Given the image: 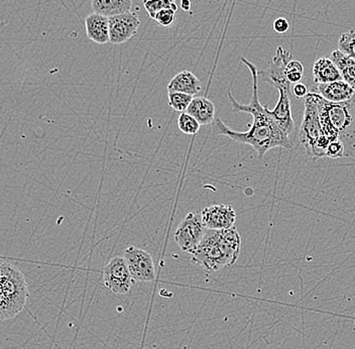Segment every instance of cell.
<instances>
[{
  "instance_id": "6da1fadb",
  "label": "cell",
  "mask_w": 355,
  "mask_h": 349,
  "mask_svg": "<svg viewBox=\"0 0 355 349\" xmlns=\"http://www.w3.org/2000/svg\"><path fill=\"white\" fill-rule=\"evenodd\" d=\"M244 65L248 67L254 80V93L252 100L248 104H241L237 102L232 96V92L228 91V99L232 102V110L234 112L250 113L254 117V124L250 130L241 133L228 128L220 119H215L212 124V130L215 135H225L233 142L239 144H250L257 153L259 159H263L268 151L275 148H285L291 150L293 142L290 135L277 126L276 122L268 114V108L261 105L259 99V70L254 64L248 60L241 58Z\"/></svg>"
},
{
  "instance_id": "7a4b0ae2",
  "label": "cell",
  "mask_w": 355,
  "mask_h": 349,
  "mask_svg": "<svg viewBox=\"0 0 355 349\" xmlns=\"http://www.w3.org/2000/svg\"><path fill=\"white\" fill-rule=\"evenodd\" d=\"M241 237L235 226L228 230H208L191 255L192 261L208 272H218L239 259Z\"/></svg>"
},
{
  "instance_id": "3957f363",
  "label": "cell",
  "mask_w": 355,
  "mask_h": 349,
  "mask_svg": "<svg viewBox=\"0 0 355 349\" xmlns=\"http://www.w3.org/2000/svg\"><path fill=\"white\" fill-rule=\"evenodd\" d=\"M324 133L330 141H340L345 157L355 155V95L348 101L333 103L314 92Z\"/></svg>"
},
{
  "instance_id": "277c9868",
  "label": "cell",
  "mask_w": 355,
  "mask_h": 349,
  "mask_svg": "<svg viewBox=\"0 0 355 349\" xmlns=\"http://www.w3.org/2000/svg\"><path fill=\"white\" fill-rule=\"evenodd\" d=\"M30 293L21 271L10 262H0V319L11 320L24 310Z\"/></svg>"
},
{
  "instance_id": "5b68a950",
  "label": "cell",
  "mask_w": 355,
  "mask_h": 349,
  "mask_svg": "<svg viewBox=\"0 0 355 349\" xmlns=\"http://www.w3.org/2000/svg\"><path fill=\"white\" fill-rule=\"evenodd\" d=\"M299 141L312 160L326 157L328 146L331 142L322 128L318 104L314 92L308 93L305 97V111L299 131Z\"/></svg>"
},
{
  "instance_id": "8992f818",
  "label": "cell",
  "mask_w": 355,
  "mask_h": 349,
  "mask_svg": "<svg viewBox=\"0 0 355 349\" xmlns=\"http://www.w3.org/2000/svg\"><path fill=\"white\" fill-rule=\"evenodd\" d=\"M201 215L190 212L181 222L175 232V241L182 250L192 253L207 232Z\"/></svg>"
},
{
  "instance_id": "52a82bcc",
  "label": "cell",
  "mask_w": 355,
  "mask_h": 349,
  "mask_svg": "<svg viewBox=\"0 0 355 349\" xmlns=\"http://www.w3.org/2000/svg\"><path fill=\"white\" fill-rule=\"evenodd\" d=\"M292 60L293 55L288 51L285 50L283 46H279L268 68L266 70L259 71L257 73L259 81L270 84L277 90L282 89L292 96L294 95L291 91V84L292 83L288 81L287 75H286V68H287L288 62Z\"/></svg>"
},
{
  "instance_id": "ba28073f",
  "label": "cell",
  "mask_w": 355,
  "mask_h": 349,
  "mask_svg": "<svg viewBox=\"0 0 355 349\" xmlns=\"http://www.w3.org/2000/svg\"><path fill=\"white\" fill-rule=\"evenodd\" d=\"M103 281L106 288L117 295H125L132 290V273L124 257H114L106 264L103 271Z\"/></svg>"
},
{
  "instance_id": "9c48e42d",
  "label": "cell",
  "mask_w": 355,
  "mask_h": 349,
  "mask_svg": "<svg viewBox=\"0 0 355 349\" xmlns=\"http://www.w3.org/2000/svg\"><path fill=\"white\" fill-rule=\"evenodd\" d=\"M135 282L150 283L155 279L154 259L148 251L130 246L123 253Z\"/></svg>"
},
{
  "instance_id": "30bf717a",
  "label": "cell",
  "mask_w": 355,
  "mask_h": 349,
  "mask_svg": "<svg viewBox=\"0 0 355 349\" xmlns=\"http://www.w3.org/2000/svg\"><path fill=\"white\" fill-rule=\"evenodd\" d=\"M141 21L137 13L125 12L110 17V43L121 44L132 39L139 32Z\"/></svg>"
},
{
  "instance_id": "8fae6325",
  "label": "cell",
  "mask_w": 355,
  "mask_h": 349,
  "mask_svg": "<svg viewBox=\"0 0 355 349\" xmlns=\"http://www.w3.org/2000/svg\"><path fill=\"white\" fill-rule=\"evenodd\" d=\"M201 219L207 230H228L234 226L236 213L232 205L219 204L204 208L201 211Z\"/></svg>"
},
{
  "instance_id": "7c38bea8",
  "label": "cell",
  "mask_w": 355,
  "mask_h": 349,
  "mask_svg": "<svg viewBox=\"0 0 355 349\" xmlns=\"http://www.w3.org/2000/svg\"><path fill=\"white\" fill-rule=\"evenodd\" d=\"M279 100H277L276 108H274V110H268V114L281 130L290 135L295 130L292 106H291V97L292 96L282 89H279Z\"/></svg>"
},
{
  "instance_id": "4fadbf2b",
  "label": "cell",
  "mask_w": 355,
  "mask_h": 349,
  "mask_svg": "<svg viewBox=\"0 0 355 349\" xmlns=\"http://www.w3.org/2000/svg\"><path fill=\"white\" fill-rule=\"evenodd\" d=\"M86 33L89 40L98 44L110 43V17L99 13H91L85 19Z\"/></svg>"
},
{
  "instance_id": "5bb4252c",
  "label": "cell",
  "mask_w": 355,
  "mask_h": 349,
  "mask_svg": "<svg viewBox=\"0 0 355 349\" xmlns=\"http://www.w3.org/2000/svg\"><path fill=\"white\" fill-rule=\"evenodd\" d=\"M316 93L324 99L333 103L348 101L355 95V90L344 80L331 82V83L317 84Z\"/></svg>"
},
{
  "instance_id": "9a60e30c",
  "label": "cell",
  "mask_w": 355,
  "mask_h": 349,
  "mask_svg": "<svg viewBox=\"0 0 355 349\" xmlns=\"http://www.w3.org/2000/svg\"><path fill=\"white\" fill-rule=\"evenodd\" d=\"M315 83L324 84L343 80L340 70L330 58H321L313 66Z\"/></svg>"
},
{
  "instance_id": "2e32d148",
  "label": "cell",
  "mask_w": 355,
  "mask_h": 349,
  "mask_svg": "<svg viewBox=\"0 0 355 349\" xmlns=\"http://www.w3.org/2000/svg\"><path fill=\"white\" fill-rule=\"evenodd\" d=\"M201 82L192 72L183 71L171 80L168 85V92L185 93V94H198L201 91Z\"/></svg>"
},
{
  "instance_id": "e0dca14e",
  "label": "cell",
  "mask_w": 355,
  "mask_h": 349,
  "mask_svg": "<svg viewBox=\"0 0 355 349\" xmlns=\"http://www.w3.org/2000/svg\"><path fill=\"white\" fill-rule=\"evenodd\" d=\"M186 112L192 115L201 126L212 124L215 120V106L206 97H194Z\"/></svg>"
},
{
  "instance_id": "ac0fdd59",
  "label": "cell",
  "mask_w": 355,
  "mask_h": 349,
  "mask_svg": "<svg viewBox=\"0 0 355 349\" xmlns=\"http://www.w3.org/2000/svg\"><path fill=\"white\" fill-rule=\"evenodd\" d=\"M132 8V0H91L93 12L107 17L130 12Z\"/></svg>"
},
{
  "instance_id": "d6986e66",
  "label": "cell",
  "mask_w": 355,
  "mask_h": 349,
  "mask_svg": "<svg viewBox=\"0 0 355 349\" xmlns=\"http://www.w3.org/2000/svg\"><path fill=\"white\" fill-rule=\"evenodd\" d=\"M330 59L338 67L343 80L355 90V60L343 54L340 50L332 52Z\"/></svg>"
},
{
  "instance_id": "ffe728a7",
  "label": "cell",
  "mask_w": 355,
  "mask_h": 349,
  "mask_svg": "<svg viewBox=\"0 0 355 349\" xmlns=\"http://www.w3.org/2000/svg\"><path fill=\"white\" fill-rule=\"evenodd\" d=\"M168 105L177 112H186L194 96L180 92H168Z\"/></svg>"
},
{
  "instance_id": "44dd1931",
  "label": "cell",
  "mask_w": 355,
  "mask_h": 349,
  "mask_svg": "<svg viewBox=\"0 0 355 349\" xmlns=\"http://www.w3.org/2000/svg\"><path fill=\"white\" fill-rule=\"evenodd\" d=\"M144 6L148 11L150 19H154L155 15L164 10H178L174 0H144Z\"/></svg>"
},
{
  "instance_id": "7402d4cb",
  "label": "cell",
  "mask_w": 355,
  "mask_h": 349,
  "mask_svg": "<svg viewBox=\"0 0 355 349\" xmlns=\"http://www.w3.org/2000/svg\"><path fill=\"white\" fill-rule=\"evenodd\" d=\"M201 124L187 112L181 113L178 119V128L185 135H196Z\"/></svg>"
},
{
  "instance_id": "603a6c76",
  "label": "cell",
  "mask_w": 355,
  "mask_h": 349,
  "mask_svg": "<svg viewBox=\"0 0 355 349\" xmlns=\"http://www.w3.org/2000/svg\"><path fill=\"white\" fill-rule=\"evenodd\" d=\"M338 50L355 60V30L343 33L338 40Z\"/></svg>"
},
{
  "instance_id": "cb8c5ba5",
  "label": "cell",
  "mask_w": 355,
  "mask_h": 349,
  "mask_svg": "<svg viewBox=\"0 0 355 349\" xmlns=\"http://www.w3.org/2000/svg\"><path fill=\"white\" fill-rule=\"evenodd\" d=\"M286 75L291 83H300L304 76V66L302 65L301 62L292 60L288 62L286 68Z\"/></svg>"
},
{
  "instance_id": "d4e9b609",
  "label": "cell",
  "mask_w": 355,
  "mask_h": 349,
  "mask_svg": "<svg viewBox=\"0 0 355 349\" xmlns=\"http://www.w3.org/2000/svg\"><path fill=\"white\" fill-rule=\"evenodd\" d=\"M175 19H176V10H164L155 15L154 21L162 26H171L174 24Z\"/></svg>"
},
{
  "instance_id": "484cf974",
  "label": "cell",
  "mask_w": 355,
  "mask_h": 349,
  "mask_svg": "<svg viewBox=\"0 0 355 349\" xmlns=\"http://www.w3.org/2000/svg\"><path fill=\"white\" fill-rule=\"evenodd\" d=\"M326 157L330 159H341L345 158V148L340 141H333L330 142L329 146L326 153Z\"/></svg>"
},
{
  "instance_id": "4316f807",
  "label": "cell",
  "mask_w": 355,
  "mask_h": 349,
  "mask_svg": "<svg viewBox=\"0 0 355 349\" xmlns=\"http://www.w3.org/2000/svg\"><path fill=\"white\" fill-rule=\"evenodd\" d=\"M288 28H290V24H288L287 19H284V17H279L274 22V30L277 33H285Z\"/></svg>"
},
{
  "instance_id": "83f0119b",
  "label": "cell",
  "mask_w": 355,
  "mask_h": 349,
  "mask_svg": "<svg viewBox=\"0 0 355 349\" xmlns=\"http://www.w3.org/2000/svg\"><path fill=\"white\" fill-rule=\"evenodd\" d=\"M293 93H294V96L297 97V99H302V97H306V95L309 92H308V89L306 87L305 84L297 83L294 88H293Z\"/></svg>"
},
{
  "instance_id": "f1b7e54d",
  "label": "cell",
  "mask_w": 355,
  "mask_h": 349,
  "mask_svg": "<svg viewBox=\"0 0 355 349\" xmlns=\"http://www.w3.org/2000/svg\"><path fill=\"white\" fill-rule=\"evenodd\" d=\"M181 6L184 10H190L191 8V2L190 0H182Z\"/></svg>"
},
{
  "instance_id": "f546056e",
  "label": "cell",
  "mask_w": 355,
  "mask_h": 349,
  "mask_svg": "<svg viewBox=\"0 0 355 349\" xmlns=\"http://www.w3.org/2000/svg\"><path fill=\"white\" fill-rule=\"evenodd\" d=\"M174 1H175V0H174Z\"/></svg>"
}]
</instances>
